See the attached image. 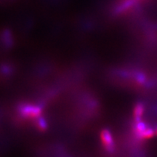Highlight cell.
Wrapping results in <instances>:
<instances>
[{"label": "cell", "mask_w": 157, "mask_h": 157, "mask_svg": "<svg viewBox=\"0 0 157 157\" xmlns=\"http://www.w3.org/2000/svg\"><path fill=\"white\" fill-rule=\"evenodd\" d=\"M101 140L103 145L105 146V148L109 150H112L113 148V139L111 137V133L108 130H103L101 132Z\"/></svg>", "instance_id": "7a4b0ae2"}, {"label": "cell", "mask_w": 157, "mask_h": 157, "mask_svg": "<svg viewBox=\"0 0 157 157\" xmlns=\"http://www.w3.org/2000/svg\"><path fill=\"white\" fill-rule=\"evenodd\" d=\"M156 134H157V129H156Z\"/></svg>", "instance_id": "8992f818"}, {"label": "cell", "mask_w": 157, "mask_h": 157, "mask_svg": "<svg viewBox=\"0 0 157 157\" xmlns=\"http://www.w3.org/2000/svg\"><path fill=\"white\" fill-rule=\"evenodd\" d=\"M20 111L22 113L23 117H39L40 114L41 110L39 107L35 106V105H26L20 109Z\"/></svg>", "instance_id": "6da1fadb"}, {"label": "cell", "mask_w": 157, "mask_h": 157, "mask_svg": "<svg viewBox=\"0 0 157 157\" xmlns=\"http://www.w3.org/2000/svg\"><path fill=\"white\" fill-rule=\"evenodd\" d=\"M143 111H144V107H143L142 104H137L136 106H135L134 111V116L136 121L140 120V118L143 115Z\"/></svg>", "instance_id": "3957f363"}, {"label": "cell", "mask_w": 157, "mask_h": 157, "mask_svg": "<svg viewBox=\"0 0 157 157\" xmlns=\"http://www.w3.org/2000/svg\"><path fill=\"white\" fill-rule=\"evenodd\" d=\"M154 135V132L151 129L146 128L143 132H141L140 134L139 135V137H140V138H150V137H153Z\"/></svg>", "instance_id": "5b68a950"}, {"label": "cell", "mask_w": 157, "mask_h": 157, "mask_svg": "<svg viewBox=\"0 0 157 157\" xmlns=\"http://www.w3.org/2000/svg\"><path fill=\"white\" fill-rule=\"evenodd\" d=\"M146 129V124L140 121H137V124L136 126H135V132H136L137 135H140V133L143 132Z\"/></svg>", "instance_id": "277c9868"}]
</instances>
